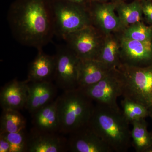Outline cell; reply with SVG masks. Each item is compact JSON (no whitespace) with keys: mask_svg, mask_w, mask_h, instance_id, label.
Wrapping results in <instances>:
<instances>
[{"mask_svg":"<svg viewBox=\"0 0 152 152\" xmlns=\"http://www.w3.org/2000/svg\"><path fill=\"white\" fill-rule=\"evenodd\" d=\"M121 104L123 114L130 124L149 116H151L149 110L142 104L124 98Z\"/></svg>","mask_w":152,"mask_h":152,"instance_id":"22","label":"cell"},{"mask_svg":"<svg viewBox=\"0 0 152 152\" xmlns=\"http://www.w3.org/2000/svg\"><path fill=\"white\" fill-rule=\"evenodd\" d=\"M10 144L3 136L0 135V152H10Z\"/></svg>","mask_w":152,"mask_h":152,"instance_id":"26","label":"cell"},{"mask_svg":"<svg viewBox=\"0 0 152 152\" xmlns=\"http://www.w3.org/2000/svg\"><path fill=\"white\" fill-rule=\"evenodd\" d=\"M68 151L72 152H112L110 147L88 124L69 134Z\"/></svg>","mask_w":152,"mask_h":152,"instance_id":"10","label":"cell"},{"mask_svg":"<svg viewBox=\"0 0 152 152\" xmlns=\"http://www.w3.org/2000/svg\"><path fill=\"white\" fill-rule=\"evenodd\" d=\"M28 93V83L17 79L6 84L1 89L0 104L3 110L19 111L25 108Z\"/></svg>","mask_w":152,"mask_h":152,"instance_id":"13","label":"cell"},{"mask_svg":"<svg viewBox=\"0 0 152 152\" xmlns=\"http://www.w3.org/2000/svg\"><path fill=\"white\" fill-rule=\"evenodd\" d=\"M115 11L124 30L131 25L143 21V14L140 0H134L131 3L125 1H117Z\"/></svg>","mask_w":152,"mask_h":152,"instance_id":"19","label":"cell"},{"mask_svg":"<svg viewBox=\"0 0 152 152\" xmlns=\"http://www.w3.org/2000/svg\"><path fill=\"white\" fill-rule=\"evenodd\" d=\"M120 56L121 64L128 66L144 67L152 64V41L134 40L121 34Z\"/></svg>","mask_w":152,"mask_h":152,"instance_id":"11","label":"cell"},{"mask_svg":"<svg viewBox=\"0 0 152 152\" xmlns=\"http://www.w3.org/2000/svg\"><path fill=\"white\" fill-rule=\"evenodd\" d=\"M129 124L119 107L96 104L88 124L113 152H126L132 145Z\"/></svg>","mask_w":152,"mask_h":152,"instance_id":"2","label":"cell"},{"mask_svg":"<svg viewBox=\"0 0 152 152\" xmlns=\"http://www.w3.org/2000/svg\"><path fill=\"white\" fill-rule=\"evenodd\" d=\"M117 69L122 81L123 96L146 107L152 117V64L135 67L121 64Z\"/></svg>","mask_w":152,"mask_h":152,"instance_id":"4","label":"cell"},{"mask_svg":"<svg viewBox=\"0 0 152 152\" xmlns=\"http://www.w3.org/2000/svg\"><path fill=\"white\" fill-rule=\"evenodd\" d=\"M55 68V55L47 54L43 50L38 51L37 56L30 64L26 80L28 83L52 81L54 77Z\"/></svg>","mask_w":152,"mask_h":152,"instance_id":"16","label":"cell"},{"mask_svg":"<svg viewBox=\"0 0 152 152\" xmlns=\"http://www.w3.org/2000/svg\"></svg>","mask_w":152,"mask_h":152,"instance_id":"30","label":"cell"},{"mask_svg":"<svg viewBox=\"0 0 152 152\" xmlns=\"http://www.w3.org/2000/svg\"><path fill=\"white\" fill-rule=\"evenodd\" d=\"M117 1L87 3L93 26L105 35L124 30L116 12Z\"/></svg>","mask_w":152,"mask_h":152,"instance_id":"9","label":"cell"},{"mask_svg":"<svg viewBox=\"0 0 152 152\" xmlns=\"http://www.w3.org/2000/svg\"><path fill=\"white\" fill-rule=\"evenodd\" d=\"M146 152H152V148H150V149H149Z\"/></svg>","mask_w":152,"mask_h":152,"instance_id":"29","label":"cell"},{"mask_svg":"<svg viewBox=\"0 0 152 152\" xmlns=\"http://www.w3.org/2000/svg\"><path fill=\"white\" fill-rule=\"evenodd\" d=\"M55 35L62 39L71 33L92 25L87 4H80L67 0H50Z\"/></svg>","mask_w":152,"mask_h":152,"instance_id":"5","label":"cell"},{"mask_svg":"<svg viewBox=\"0 0 152 152\" xmlns=\"http://www.w3.org/2000/svg\"><path fill=\"white\" fill-rule=\"evenodd\" d=\"M105 36L91 25L69 34L63 40L80 59H96Z\"/></svg>","mask_w":152,"mask_h":152,"instance_id":"6","label":"cell"},{"mask_svg":"<svg viewBox=\"0 0 152 152\" xmlns=\"http://www.w3.org/2000/svg\"><path fill=\"white\" fill-rule=\"evenodd\" d=\"M54 80L64 91L78 88L79 69L81 59L66 45L57 48Z\"/></svg>","mask_w":152,"mask_h":152,"instance_id":"7","label":"cell"},{"mask_svg":"<svg viewBox=\"0 0 152 152\" xmlns=\"http://www.w3.org/2000/svg\"><path fill=\"white\" fill-rule=\"evenodd\" d=\"M0 133H15L26 130V121L18 110H3Z\"/></svg>","mask_w":152,"mask_h":152,"instance_id":"21","label":"cell"},{"mask_svg":"<svg viewBox=\"0 0 152 152\" xmlns=\"http://www.w3.org/2000/svg\"><path fill=\"white\" fill-rule=\"evenodd\" d=\"M120 1L125 0H88V3L89 2H116Z\"/></svg>","mask_w":152,"mask_h":152,"instance_id":"27","label":"cell"},{"mask_svg":"<svg viewBox=\"0 0 152 152\" xmlns=\"http://www.w3.org/2000/svg\"><path fill=\"white\" fill-rule=\"evenodd\" d=\"M71 2L80 4H86L88 3V0H67Z\"/></svg>","mask_w":152,"mask_h":152,"instance_id":"28","label":"cell"},{"mask_svg":"<svg viewBox=\"0 0 152 152\" xmlns=\"http://www.w3.org/2000/svg\"><path fill=\"white\" fill-rule=\"evenodd\" d=\"M28 83V93L25 108L32 115L43 107L54 100L58 87L52 81Z\"/></svg>","mask_w":152,"mask_h":152,"instance_id":"14","label":"cell"},{"mask_svg":"<svg viewBox=\"0 0 152 152\" xmlns=\"http://www.w3.org/2000/svg\"><path fill=\"white\" fill-rule=\"evenodd\" d=\"M60 133L39 132L33 128L28 135L27 152L67 151V138Z\"/></svg>","mask_w":152,"mask_h":152,"instance_id":"12","label":"cell"},{"mask_svg":"<svg viewBox=\"0 0 152 152\" xmlns=\"http://www.w3.org/2000/svg\"><path fill=\"white\" fill-rule=\"evenodd\" d=\"M132 124V145L137 152H146L152 147V134L148 131L145 119L135 121Z\"/></svg>","mask_w":152,"mask_h":152,"instance_id":"20","label":"cell"},{"mask_svg":"<svg viewBox=\"0 0 152 152\" xmlns=\"http://www.w3.org/2000/svg\"><path fill=\"white\" fill-rule=\"evenodd\" d=\"M143 14L147 21L152 26V1L140 0Z\"/></svg>","mask_w":152,"mask_h":152,"instance_id":"25","label":"cell"},{"mask_svg":"<svg viewBox=\"0 0 152 152\" xmlns=\"http://www.w3.org/2000/svg\"><path fill=\"white\" fill-rule=\"evenodd\" d=\"M56 99L60 133L69 134L88 124L94 105L83 89L64 91Z\"/></svg>","mask_w":152,"mask_h":152,"instance_id":"3","label":"cell"},{"mask_svg":"<svg viewBox=\"0 0 152 152\" xmlns=\"http://www.w3.org/2000/svg\"><path fill=\"white\" fill-rule=\"evenodd\" d=\"M96 104L119 108L118 98L122 96L123 83L118 69L113 70L96 83L81 88Z\"/></svg>","mask_w":152,"mask_h":152,"instance_id":"8","label":"cell"},{"mask_svg":"<svg viewBox=\"0 0 152 152\" xmlns=\"http://www.w3.org/2000/svg\"></svg>","mask_w":152,"mask_h":152,"instance_id":"31","label":"cell"},{"mask_svg":"<svg viewBox=\"0 0 152 152\" xmlns=\"http://www.w3.org/2000/svg\"><path fill=\"white\" fill-rule=\"evenodd\" d=\"M113 70L96 59H81L78 79V88H84L96 83Z\"/></svg>","mask_w":152,"mask_h":152,"instance_id":"15","label":"cell"},{"mask_svg":"<svg viewBox=\"0 0 152 152\" xmlns=\"http://www.w3.org/2000/svg\"><path fill=\"white\" fill-rule=\"evenodd\" d=\"M121 32L105 36L100 51L96 59L110 69H117L121 64Z\"/></svg>","mask_w":152,"mask_h":152,"instance_id":"18","label":"cell"},{"mask_svg":"<svg viewBox=\"0 0 152 152\" xmlns=\"http://www.w3.org/2000/svg\"><path fill=\"white\" fill-rule=\"evenodd\" d=\"M14 37L23 45L42 50L55 35L50 0H15L8 12Z\"/></svg>","mask_w":152,"mask_h":152,"instance_id":"1","label":"cell"},{"mask_svg":"<svg viewBox=\"0 0 152 152\" xmlns=\"http://www.w3.org/2000/svg\"><path fill=\"white\" fill-rule=\"evenodd\" d=\"M121 34L134 40L150 42L152 41V26H147L143 21L138 22L125 28Z\"/></svg>","mask_w":152,"mask_h":152,"instance_id":"23","label":"cell"},{"mask_svg":"<svg viewBox=\"0 0 152 152\" xmlns=\"http://www.w3.org/2000/svg\"><path fill=\"white\" fill-rule=\"evenodd\" d=\"M25 130L15 133H0L10 144V152H27L28 135Z\"/></svg>","mask_w":152,"mask_h":152,"instance_id":"24","label":"cell"},{"mask_svg":"<svg viewBox=\"0 0 152 152\" xmlns=\"http://www.w3.org/2000/svg\"><path fill=\"white\" fill-rule=\"evenodd\" d=\"M32 116L34 129L36 130L60 132L61 124L57 99L39 109Z\"/></svg>","mask_w":152,"mask_h":152,"instance_id":"17","label":"cell"}]
</instances>
